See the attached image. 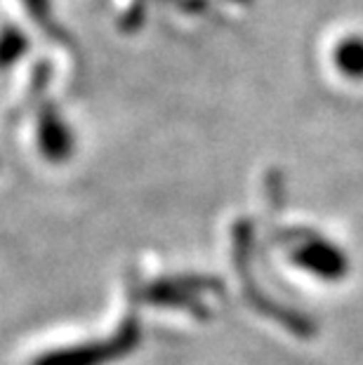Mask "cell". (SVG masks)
Wrapping results in <instances>:
<instances>
[{"mask_svg": "<svg viewBox=\"0 0 363 365\" xmlns=\"http://www.w3.org/2000/svg\"><path fill=\"white\" fill-rule=\"evenodd\" d=\"M337 64L347 73L363 76V41H361V38H349V41L339 43Z\"/></svg>", "mask_w": 363, "mask_h": 365, "instance_id": "1", "label": "cell"}]
</instances>
